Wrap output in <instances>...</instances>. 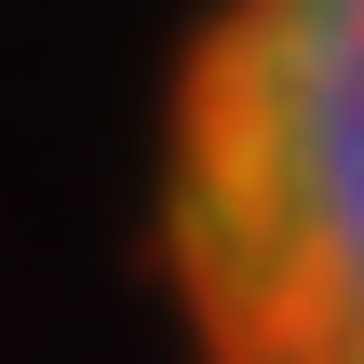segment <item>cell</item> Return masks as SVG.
<instances>
[{
  "mask_svg": "<svg viewBox=\"0 0 364 364\" xmlns=\"http://www.w3.org/2000/svg\"><path fill=\"white\" fill-rule=\"evenodd\" d=\"M162 257L203 364H364V0H216L176 81Z\"/></svg>",
  "mask_w": 364,
  "mask_h": 364,
  "instance_id": "cell-1",
  "label": "cell"
}]
</instances>
